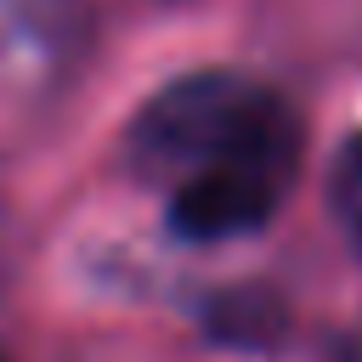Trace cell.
<instances>
[{"instance_id": "3957f363", "label": "cell", "mask_w": 362, "mask_h": 362, "mask_svg": "<svg viewBox=\"0 0 362 362\" xmlns=\"http://www.w3.org/2000/svg\"><path fill=\"white\" fill-rule=\"evenodd\" d=\"M0 362H6V356H0Z\"/></svg>"}, {"instance_id": "6da1fadb", "label": "cell", "mask_w": 362, "mask_h": 362, "mask_svg": "<svg viewBox=\"0 0 362 362\" xmlns=\"http://www.w3.org/2000/svg\"><path fill=\"white\" fill-rule=\"evenodd\" d=\"M130 158L170 187V226L187 243L255 232L300 170V119L260 79L209 68L164 85L130 124Z\"/></svg>"}, {"instance_id": "7a4b0ae2", "label": "cell", "mask_w": 362, "mask_h": 362, "mask_svg": "<svg viewBox=\"0 0 362 362\" xmlns=\"http://www.w3.org/2000/svg\"><path fill=\"white\" fill-rule=\"evenodd\" d=\"M328 198H334V215L339 226L362 243V136H351L334 158V175H328Z\"/></svg>"}]
</instances>
